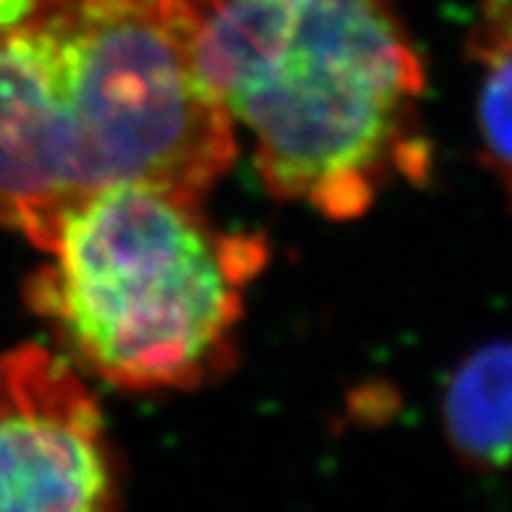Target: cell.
<instances>
[{
	"instance_id": "cell-6",
	"label": "cell",
	"mask_w": 512,
	"mask_h": 512,
	"mask_svg": "<svg viewBox=\"0 0 512 512\" xmlns=\"http://www.w3.org/2000/svg\"><path fill=\"white\" fill-rule=\"evenodd\" d=\"M468 53L484 71L479 89L481 155L512 194V40Z\"/></svg>"
},
{
	"instance_id": "cell-3",
	"label": "cell",
	"mask_w": 512,
	"mask_h": 512,
	"mask_svg": "<svg viewBox=\"0 0 512 512\" xmlns=\"http://www.w3.org/2000/svg\"><path fill=\"white\" fill-rule=\"evenodd\" d=\"M29 309L123 390L194 387L223 369L267 243L209 223L196 196L113 183L71 209Z\"/></svg>"
},
{
	"instance_id": "cell-2",
	"label": "cell",
	"mask_w": 512,
	"mask_h": 512,
	"mask_svg": "<svg viewBox=\"0 0 512 512\" xmlns=\"http://www.w3.org/2000/svg\"><path fill=\"white\" fill-rule=\"evenodd\" d=\"M194 74L254 131L264 186L332 220L429 170L424 66L379 0H168Z\"/></svg>"
},
{
	"instance_id": "cell-5",
	"label": "cell",
	"mask_w": 512,
	"mask_h": 512,
	"mask_svg": "<svg viewBox=\"0 0 512 512\" xmlns=\"http://www.w3.org/2000/svg\"><path fill=\"white\" fill-rule=\"evenodd\" d=\"M442 421L468 468L512 471V343L484 345L452 371Z\"/></svg>"
},
{
	"instance_id": "cell-1",
	"label": "cell",
	"mask_w": 512,
	"mask_h": 512,
	"mask_svg": "<svg viewBox=\"0 0 512 512\" xmlns=\"http://www.w3.org/2000/svg\"><path fill=\"white\" fill-rule=\"evenodd\" d=\"M236 160L168 0H32L0 34V225L48 251L113 183L202 199Z\"/></svg>"
},
{
	"instance_id": "cell-8",
	"label": "cell",
	"mask_w": 512,
	"mask_h": 512,
	"mask_svg": "<svg viewBox=\"0 0 512 512\" xmlns=\"http://www.w3.org/2000/svg\"><path fill=\"white\" fill-rule=\"evenodd\" d=\"M32 0H0V34L16 27L29 14Z\"/></svg>"
},
{
	"instance_id": "cell-4",
	"label": "cell",
	"mask_w": 512,
	"mask_h": 512,
	"mask_svg": "<svg viewBox=\"0 0 512 512\" xmlns=\"http://www.w3.org/2000/svg\"><path fill=\"white\" fill-rule=\"evenodd\" d=\"M115 465L92 390L61 353H0V512L115 505Z\"/></svg>"
},
{
	"instance_id": "cell-7",
	"label": "cell",
	"mask_w": 512,
	"mask_h": 512,
	"mask_svg": "<svg viewBox=\"0 0 512 512\" xmlns=\"http://www.w3.org/2000/svg\"><path fill=\"white\" fill-rule=\"evenodd\" d=\"M512 40V0H481L479 24L473 27L468 50Z\"/></svg>"
}]
</instances>
